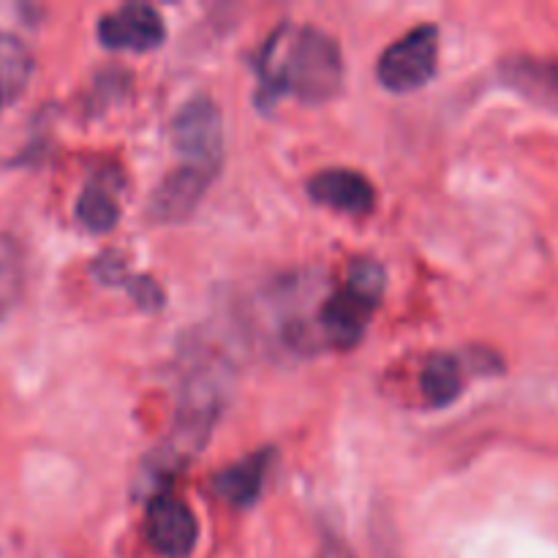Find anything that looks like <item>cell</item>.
Masks as SVG:
<instances>
[{
	"instance_id": "obj_1",
	"label": "cell",
	"mask_w": 558,
	"mask_h": 558,
	"mask_svg": "<svg viewBox=\"0 0 558 558\" xmlns=\"http://www.w3.org/2000/svg\"><path fill=\"white\" fill-rule=\"evenodd\" d=\"M259 96L270 104L283 96L300 101L322 104L338 96L343 85V58L338 44L325 31L311 25L276 27L262 47L259 60Z\"/></svg>"
},
{
	"instance_id": "obj_2",
	"label": "cell",
	"mask_w": 558,
	"mask_h": 558,
	"mask_svg": "<svg viewBox=\"0 0 558 558\" xmlns=\"http://www.w3.org/2000/svg\"><path fill=\"white\" fill-rule=\"evenodd\" d=\"M229 381L221 368L207 365V368L194 371L185 379L183 392H180L178 417H174L172 434L163 445L161 456L150 463V472L172 474L174 469L183 466L194 452L205 447L207 436L216 428L218 417L227 403Z\"/></svg>"
},
{
	"instance_id": "obj_3",
	"label": "cell",
	"mask_w": 558,
	"mask_h": 558,
	"mask_svg": "<svg viewBox=\"0 0 558 558\" xmlns=\"http://www.w3.org/2000/svg\"><path fill=\"white\" fill-rule=\"evenodd\" d=\"M385 294V270L371 259H357L347 272V281L322 303V341L336 349L357 347L371 316Z\"/></svg>"
},
{
	"instance_id": "obj_4",
	"label": "cell",
	"mask_w": 558,
	"mask_h": 558,
	"mask_svg": "<svg viewBox=\"0 0 558 558\" xmlns=\"http://www.w3.org/2000/svg\"><path fill=\"white\" fill-rule=\"evenodd\" d=\"M172 142L180 153V169L216 180L223 158L221 109L207 96H194L172 118Z\"/></svg>"
},
{
	"instance_id": "obj_5",
	"label": "cell",
	"mask_w": 558,
	"mask_h": 558,
	"mask_svg": "<svg viewBox=\"0 0 558 558\" xmlns=\"http://www.w3.org/2000/svg\"><path fill=\"white\" fill-rule=\"evenodd\" d=\"M436 63H439V31L436 25H417L381 52L376 74L387 90L409 93L430 82Z\"/></svg>"
},
{
	"instance_id": "obj_6",
	"label": "cell",
	"mask_w": 558,
	"mask_h": 558,
	"mask_svg": "<svg viewBox=\"0 0 558 558\" xmlns=\"http://www.w3.org/2000/svg\"><path fill=\"white\" fill-rule=\"evenodd\" d=\"M147 539L163 558H191L199 539L196 515L167 490H153L147 505Z\"/></svg>"
},
{
	"instance_id": "obj_7",
	"label": "cell",
	"mask_w": 558,
	"mask_h": 558,
	"mask_svg": "<svg viewBox=\"0 0 558 558\" xmlns=\"http://www.w3.org/2000/svg\"><path fill=\"white\" fill-rule=\"evenodd\" d=\"M98 38L107 49L147 52L167 38L161 14L147 3H123L98 20Z\"/></svg>"
},
{
	"instance_id": "obj_8",
	"label": "cell",
	"mask_w": 558,
	"mask_h": 558,
	"mask_svg": "<svg viewBox=\"0 0 558 558\" xmlns=\"http://www.w3.org/2000/svg\"><path fill=\"white\" fill-rule=\"evenodd\" d=\"M308 194L319 205L354 218L368 216L376 205L374 183L354 169H322L308 180Z\"/></svg>"
},
{
	"instance_id": "obj_9",
	"label": "cell",
	"mask_w": 558,
	"mask_h": 558,
	"mask_svg": "<svg viewBox=\"0 0 558 558\" xmlns=\"http://www.w3.org/2000/svg\"><path fill=\"white\" fill-rule=\"evenodd\" d=\"M213 180L202 178V174L189 172V169L174 167L167 178L161 180L150 199V216L156 221H183L185 216L196 210L205 191L210 189Z\"/></svg>"
},
{
	"instance_id": "obj_10",
	"label": "cell",
	"mask_w": 558,
	"mask_h": 558,
	"mask_svg": "<svg viewBox=\"0 0 558 558\" xmlns=\"http://www.w3.org/2000/svg\"><path fill=\"white\" fill-rule=\"evenodd\" d=\"M272 452L259 450L251 452L248 458H243L240 463H232L223 472H218L213 477V488L221 499H227L234 507H251L259 499L262 488H265L267 472H270Z\"/></svg>"
},
{
	"instance_id": "obj_11",
	"label": "cell",
	"mask_w": 558,
	"mask_h": 558,
	"mask_svg": "<svg viewBox=\"0 0 558 558\" xmlns=\"http://www.w3.org/2000/svg\"><path fill=\"white\" fill-rule=\"evenodd\" d=\"M501 74L512 90L558 112V60L512 58L501 65Z\"/></svg>"
},
{
	"instance_id": "obj_12",
	"label": "cell",
	"mask_w": 558,
	"mask_h": 558,
	"mask_svg": "<svg viewBox=\"0 0 558 558\" xmlns=\"http://www.w3.org/2000/svg\"><path fill=\"white\" fill-rule=\"evenodd\" d=\"M33 74V54L11 33L0 31V112L22 96Z\"/></svg>"
},
{
	"instance_id": "obj_13",
	"label": "cell",
	"mask_w": 558,
	"mask_h": 558,
	"mask_svg": "<svg viewBox=\"0 0 558 558\" xmlns=\"http://www.w3.org/2000/svg\"><path fill=\"white\" fill-rule=\"evenodd\" d=\"M420 381H423V392L430 407L445 409L450 403H456L458 396H461L463 368L452 354H434L425 363Z\"/></svg>"
},
{
	"instance_id": "obj_14",
	"label": "cell",
	"mask_w": 558,
	"mask_h": 558,
	"mask_svg": "<svg viewBox=\"0 0 558 558\" xmlns=\"http://www.w3.org/2000/svg\"><path fill=\"white\" fill-rule=\"evenodd\" d=\"M76 218H80V223L87 232L107 234L118 227L120 205L107 185L93 183L80 194V202H76Z\"/></svg>"
},
{
	"instance_id": "obj_15",
	"label": "cell",
	"mask_w": 558,
	"mask_h": 558,
	"mask_svg": "<svg viewBox=\"0 0 558 558\" xmlns=\"http://www.w3.org/2000/svg\"><path fill=\"white\" fill-rule=\"evenodd\" d=\"M96 272L104 283H109V287L129 289V294L142 305V308H158V305L163 303V292L150 281V278L131 276V272L125 270L123 262L114 259L112 254L101 256V259L96 262Z\"/></svg>"
},
{
	"instance_id": "obj_16",
	"label": "cell",
	"mask_w": 558,
	"mask_h": 558,
	"mask_svg": "<svg viewBox=\"0 0 558 558\" xmlns=\"http://www.w3.org/2000/svg\"><path fill=\"white\" fill-rule=\"evenodd\" d=\"M25 283V254L22 245L9 234H0V322L9 316L20 300Z\"/></svg>"
},
{
	"instance_id": "obj_17",
	"label": "cell",
	"mask_w": 558,
	"mask_h": 558,
	"mask_svg": "<svg viewBox=\"0 0 558 558\" xmlns=\"http://www.w3.org/2000/svg\"><path fill=\"white\" fill-rule=\"evenodd\" d=\"M322 558H347V556H343V554H338V550H327V554L322 556Z\"/></svg>"
}]
</instances>
